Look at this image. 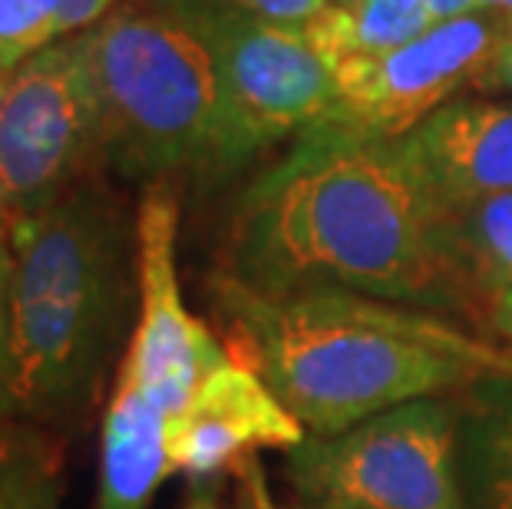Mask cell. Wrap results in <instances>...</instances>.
<instances>
[{"mask_svg":"<svg viewBox=\"0 0 512 509\" xmlns=\"http://www.w3.org/2000/svg\"><path fill=\"white\" fill-rule=\"evenodd\" d=\"M219 275L281 298L337 288L394 305L470 314L453 212L400 139L314 126L238 196Z\"/></svg>","mask_w":512,"mask_h":509,"instance_id":"6da1fadb","label":"cell"},{"mask_svg":"<svg viewBox=\"0 0 512 509\" xmlns=\"http://www.w3.org/2000/svg\"><path fill=\"white\" fill-rule=\"evenodd\" d=\"M228 348L311 437H334L400 404L463 394L489 374H512V354L440 314L354 291L255 295L212 278Z\"/></svg>","mask_w":512,"mask_h":509,"instance_id":"7a4b0ae2","label":"cell"},{"mask_svg":"<svg viewBox=\"0 0 512 509\" xmlns=\"http://www.w3.org/2000/svg\"><path fill=\"white\" fill-rule=\"evenodd\" d=\"M7 420L73 427L123 361L133 314V235L119 199L76 186L34 219L10 225Z\"/></svg>","mask_w":512,"mask_h":509,"instance_id":"3957f363","label":"cell"},{"mask_svg":"<svg viewBox=\"0 0 512 509\" xmlns=\"http://www.w3.org/2000/svg\"><path fill=\"white\" fill-rule=\"evenodd\" d=\"M103 119V162L119 176L205 179L219 123L212 53L179 7H116L76 34Z\"/></svg>","mask_w":512,"mask_h":509,"instance_id":"277c9868","label":"cell"},{"mask_svg":"<svg viewBox=\"0 0 512 509\" xmlns=\"http://www.w3.org/2000/svg\"><path fill=\"white\" fill-rule=\"evenodd\" d=\"M199 30L219 86L212 162L202 182H228L281 139L321 126L337 103L334 63L298 27L245 14L225 0L172 4Z\"/></svg>","mask_w":512,"mask_h":509,"instance_id":"5b68a950","label":"cell"},{"mask_svg":"<svg viewBox=\"0 0 512 509\" xmlns=\"http://www.w3.org/2000/svg\"><path fill=\"white\" fill-rule=\"evenodd\" d=\"M288 480L301 506L470 509L456 400H413L334 437L308 433L288 450Z\"/></svg>","mask_w":512,"mask_h":509,"instance_id":"8992f818","label":"cell"},{"mask_svg":"<svg viewBox=\"0 0 512 509\" xmlns=\"http://www.w3.org/2000/svg\"><path fill=\"white\" fill-rule=\"evenodd\" d=\"M103 162V119L80 40L20 63L0 96V222L34 219Z\"/></svg>","mask_w":512,"mask_h":509,"instance_id":"52a82bcc","label":"cell"},{"mask_svg":"<svg viewBox=\"0 0 512 509\" xmlns=\"http://www.w3.org/2000/svg\"><path fill=\"white\" fill-rule=\"evenodd\" d=\"M496 34L499 17L476 10L440 20L427 34L387 53L334 63L337 103L324 123L377 139L407 136L473 83Z\"/></svg>","mask_w":512,"mask_h":509,"instance_id":"ba28073f","label":"cell"},{"mask_svg":"<svg viewBox=\"0 0 512 509\" xmlns=\"http://www.w3.org/2000/svg\"><path fill=\"white\" fill-rule=\"evenodd\" d=\"M179 199L169 182L146 189L136 215V291L139 311L126 354L116 371L129 374L139 387L176 417L189 404L205 377L232 351L205 328L185 305L179 281Z\"/></svg>","mask_w":512,"mask_h":509,"instance_id":"9c48e42d","label":"cell"},{"mask_svg":"<svg viewBox=\"0 0 512 509\" xmlns=\"http://www.w3.org/2000/svg\"><path fill=\"white\" fill-rule=\"evenodd\" d=\"M308 440V430L275 391L242 361L222 367L195 387L166 427V457L172 473L189 480L215 476L258 450H294Z\"/></svg>","mask_w":512,"mask_h":509,"instance_id":"30bf717a","label":"cell"},{"mask_svg":"<svg viewBox=\"0 0 512 509\" xmlns=\"http://www.w3.org/2000/svg\"><path fill=\"white\" fill-rule=\"evenodd\" d=\"M400 146L450 212L512 192V100H450Z\"/></svg>","mask_w":512,"mask_h":509,"instance_id":"8fae6325","label":"cell"},{"mask_svg":"<svg viewBox=\"0 0 512 509\" xmlns=\"http://www.w3.org/2000/svg\"><path fill=\"white\" fill-rule=\"evenodd\" d=\"M169 410L116 371L100 427V476L93 509H149L159 486L172 476L166 457Z\"/></svg>","mask_w":512,"mask_h":509,"instance_id":"7c38bea8","label":"cell"},{"mask_svg":"<svg viewBox=\"0 0 512 509\" xmlns=\"http://www.w3.org/2000/svg\"><path fill=\"white\" fill-rule=\"evenodd\" d=\"M460 410V476L470 509H512V374L466 387Z\"/></svg>","mask_w":512,"mask_h":509,"instance_id":"4fadbf2b","label":"cell"},{"mask_svg":"<svg viewBox=\"0 0 512 509\" xmlns=\"http://www.w3.org/2000/svg\"><path fill=\"white\" fill-rule=\"evenodd\" d=\"M433 27L427 0H331L304 30L324 60L374 57Z\"/></svg>","mask_w":512,"mask_h":509,"instance_id":"5bb4252c","label":"cell"},{"mask_svg":"<svg viewBox=\"0 0 512 509\" xmlns=\"http://www.w3.org/2000/svg\"><path fill=\"white\" fill-rule=\"evenodd\" d=\"M453 238L479 301L489 305L512 288V192L456 209Z\"/></svg>","mask_w":512,"mask_h":509,"instance_id":"9a60e30c","label":"cell"},{"mask_svg":"<svg viewBox=\"0 0 512 509\" xmlns=\"http://www.w3.org/2000/svg\"><path fill=\"white\" fill-rule=\"evenodd\" d=\"M60 457L40 427L0 420V509H60Z\"/></svg>","mask_w":512,"mask_h":509,"instance_id":"2e32d148","label":"cell"},{"mask_svg":"<svg viewBox=\"0 0 512 509\" xmlns=\"http://www.w3.org/2000/svg\"><path fill=\"white\" fill-rule=\"evenodd\" d=\"M63 0H0V63L17 70L60 40Z\"/></svg>","mask_w":512,"mask_h":509,"instance_id":"e0dca14e","label":"cell"},{"mask_svg":"<svg viewBox=\"0 0 512 509\" xmlns=\"http://www.w3.org/2000/svg\"><path fill=\"white\" fill-rule=\"evenodd\" d=\"M182 509H275V500L261 460L248 457L215 476L192 480Z\"/></svg>","mask_w":512,"mask_h":509,"instance_id":"ac0fdd59","label":"cell"},{"mask_svg":"<svg viewBox=\"0 0 512 509\" xmlns=\"http://www.w3.org/2000/svg\"><path fill=\"white\" fill-rule=\"evenodd\" d=\"M476 93H512V17H499V34L486 63L473 77Z\"/></svg>","mask_w":512,"mask_h":509,"instance_id":"d6986e66","label":"cell"},{"mask_svg":"<svg viewBox=\"0 0 512 509\" xmlns=\"http://www.w3.org/2000/svg\"><path fill=\"white\" fill-rule=\"evenodd\" d=\"M10 272H14V248L10 232L0 222V420H7V377H10Z\"/></svg>","mask_w":512,"mask_h":509,"instance_id":"ffe728a7","label":"cell"},{"mask_svg":"<svg viewBox=\"0 0 512 509\" xmlns=\"http://www.w3.org/2000/svg\"><path fill=\"white\" fill-rule=\"evenodd\" d=\"M225 4L245 10V14H252V17L271 20V24L301 30V27H308L331 0H225Z\"/></svg>","mask_w":512,"mask_h":509,"instance_id":"44dd1931","label":"cell"},{"mask_svg":"<svg viewBox=\"0 0 512 509\" xmlns=\"http://www.w3.org/2000/svg\"><path fill=\"white\" fill-rule=\"evenodd\" d=\"M116 0H63V14H60V40L83 34V30L96 27L100 20L113 14Z\"/></svg>","mask_w":512,"mask_h":509,"instance_id":"7402d4cb","label":"cell"},{"mask_svg":"<svg viewBox=\"0 0 512 509\" xmlns=\"http://www.w3.org/2000/svg\"><path fill=\"white\" fill-rule=\"evenodd\" d=\"M489 321H493L496 334L509 344V351H512V288L489 301Z\"/></svg>","mask_w":512,"mask_h":509,"instance_id":"603a6c76","label":"cell"},{"mask_svg":"<svg viewBox=\"0 0 512 509\" xmlns=\"http://www.w3.org/2000/svg\"><path fill=\"white\" fill-rule=\"evenodd\" d=\"M427 7H430V14H433V24H440V20L463 17V14H476L473 0H427Z\"/></svg>","mask_w":512,"mask_h":509,"instance_id":"cb8c5ba5","label":"cell"},{"mask_svg":"<svg viewBox=\"0 0 512 509\" xmlns=\"http://www.w3.org/2000/svg\"><path fill=\"white\" fill-rule=\"evenodd\" d=\"M476 10L483 14H493V17H512V0H473Z\"/></svg>","mask_w":512,"mask_h":509,"instance_id":"d4e9b609","label":"cell"},{"mask_svg":"<svg viewBox=\"0 0 512 509\" xmlns=\"http://www.w3.org/2000/svg\"><path fill=\"white\" fill-rule=\"evenodd\" d=\"M17 70H10V67H4V63H0V96H4V90L10 86V77H14Z\"/></svg>","mask_w":512,"mask_h":509,"instance_id":"484cf974","label":"cell"},{"mask_svg":"<svg viewBox=\"0 0 512 509\" xmlns=\"http://www.w3.org/2000/svg\"><path fill=\"white\" fill-rule=\"evenodd\" d=\"M159 4H185V0H159Z\"/></svg>","mask_w":512,"mask_h":509,"instance_id":"4316f807","label":"cell"},{"mask_svg":"<svg viewBox=\"0 0 512 509\" xmlns=\"http://www.w3.org/2000/svg\"><path fill=\"white\" fill-rule=\"evenodd\" d=\"M294 509H324V506H294Z\"/></svg>","mask_w":512,"mask_h":509,"instance_id":"83f0119b","label":"cell"}]
</instances>
